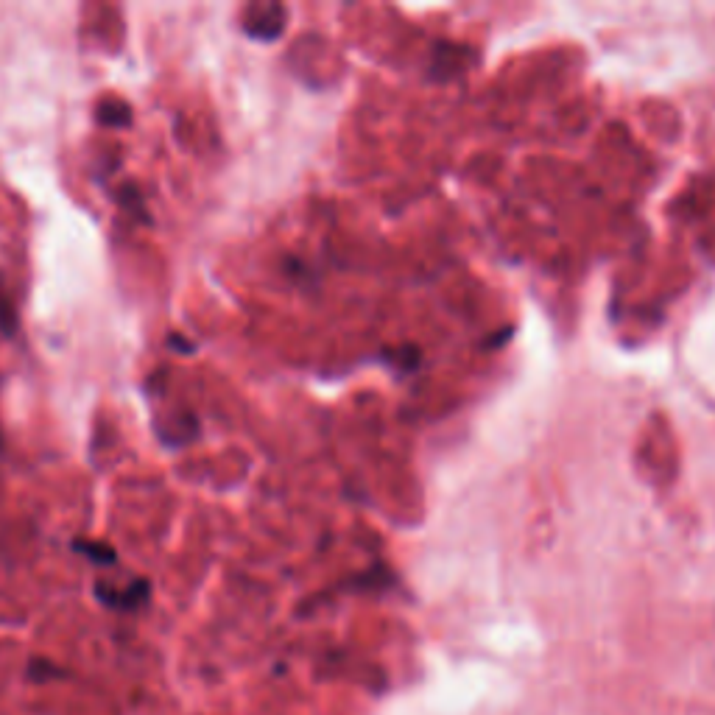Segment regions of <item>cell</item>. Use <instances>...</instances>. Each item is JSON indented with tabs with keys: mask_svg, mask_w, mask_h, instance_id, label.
Instances as JSON below:
<instances>
[{
	"mask_svg": "<svg viewBox=\"0 0 715 715\" xmlns=\"http://www.w3.org/2000/svg\"><path fill=\"white\" fill-rule=\"evenodd\" d=\"M98 118H101L104 123H109V126H126V123L132 121L129 107L121 104V101H107V104H101V107H98Z\"/></svg>",
	"mask_w": 715,
	"mask_h": 715,
	"instance_id": "obj_1",
	"label": "cell"
}]
</instances>
